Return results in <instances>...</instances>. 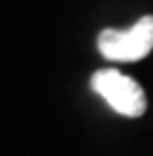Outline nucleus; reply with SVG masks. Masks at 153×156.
Here are the masks:
<instances>
[{"mask_svg": "<svg viewBox=\"0 0 153 156\" xmlns=\"http://www.w3.org/2000/svg\"><path fill=\"white\" fill-rule=\"evenodd\" d=\"M91 90L98 94L114 112L124 117H142L146 112V94L142 85L119 69H98L89 80Z\"/></svg>", "mask_w": 153, "mask_h": 156, "instance_id": "f257e3e1", "label": "nucleus"}, {"mask_svg": "<svg viewBox=\"0 0 153 156\" xmlns=\"http://www.w3.org/2000/svg\"><path fill=\"white\" fill-rule=\"evenodd\" d=\"M96 44L100 55L112 62H137L153 51V16H142L128 30L105 28Z\"/></svg>", "mask_w": 153, "mask_h": 156, "instance_id": "f03ea898", "label": "nucleus"}]
</instances>
